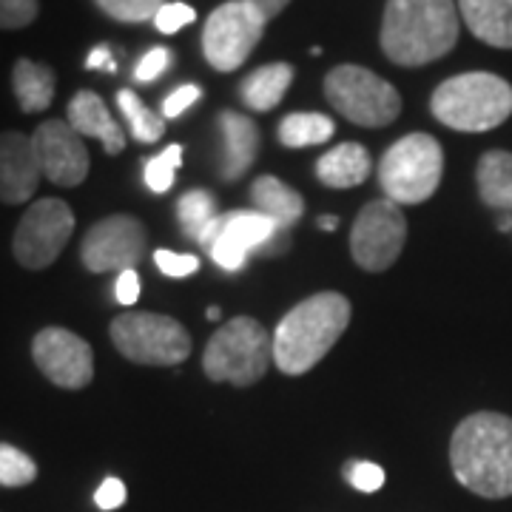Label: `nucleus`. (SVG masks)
Masks as SVG:
<instances>
[{"instance_id": "nucleus-1", "label": "nucleus", "mask_w": 512, "mask_h": 512, "mask_svg": "<svg viewBox=\"0 0 512 512\" xmlns=\"http://www.w3.org/2000/svg\"><path fill=\"white\" fill-rule=\"evenodd\" d=\"M458 484L481 498L512 495V419L481 410L461 421L450 441Z\"/></svg>"}, {"instance_id": "nucleus-2", "label": "nucleus", "mask_w": 512, "mask_h": 512, "mask_svg": "<svg viewBox=\"0 0 512 512\" xmlns=\"http://www.w3.org/2000/svg\"><path fill=\"white\" fill-rule=\"evenodd\" d=\"M456 0H387L382 52L396 66H424L458 43Z\"/></svg>"}, {"instance_id": "nucleus-3", "label": "nucleus", "mask_w": 512, "mask_h": 512, "mask_svg": "<svg viewBox=\"0 0 512 512\" xmlns=\"http://www.w3.org/2000/svg\"><path fill=\"white\" fill-rule=\"evenodd\" d=\"M350 302L342 293H316L299 302L274 333V362L288 376L316 367L348 330Z\"/></svg>"}, {"instance_id": "nucleus-4", "label": "nucleus", "mask_w": 512, "mask_h": 512, "mask_svg": "<svg viewBox=\"0 0 512 512\" xmlns=\"http://www.w3.org/2000/svg\"><path fill=\"white\" fill-rule=\"evenodd\" d=\"M436 120L456 131H490L512 114V86L490 72H467L444 80L430 97Z\"/></svg>"}, {"instance_id": "nucleus-5", "label": "nucleus", "mask_w": 512, "mask_h": 512, "mask_svg": "<svg viewBox=\"0 0 512 512\" xmlns=\"http://www.w3.org/2000/svg\"><path fill=\"white\" fill-rule=\"evenodd\" d=\"M274 362V336L251 316L225 322L202 353V370L211 382H231L237 387L259 382Z\"/></svg>"}, {"instance_id": "nucleus-6", "label": "nucleus", "mask_w": 512, "mask_h": 512, "mask_svg": "<svg viewBox=\"0 0 512 512\" xmlns=\"http://www.w3.org/2000/svg\"><path fill=\"white\" fill-rule=\"evenodd\" d=\"M444 171V154L436 137L407 134L384 151L379 185L396 205H419L436 194Z\"/></svg>"}, {"instance_id": "nucleus-7", "label": "nucleus", "mask_w": 512, "mask_h": 512, "mask_svg": "<svg viewBox=\"0 0 512 512\" xmlns=\"http://www.w3.org/2000/svg\"><path fill=\"white\" fill-rule=\"evenodd\" d=\"M325 97L342 117L365 128L390 126L402 111L399 92L365 66L330 69L325 77Z\"/></svg>"}, {"instance_id": "nucleus-8", "label": "nucleus", "mask_w": 512, "mask_h": 512, "mask_svg": "<svg viewBox=\"0 0 512 512\" xmlns=\"http://www.w3.org/2000/svg\"><path fill=\"white\" fill-rule=\"evenodd\" d=\"M114 348L137 365H180L191 353L188 330L163 313H123L109 328Z\"/></svg>"}, {"instance_id": "nucleus-9", "label": "nucleus", "mask_w": 512, "mask_h": 512, "mask_svg": "<svg viewBox=\"0 0 512 512\" xmlns=\"http://www.w3.org/2000/svg\"><path fill=\"white\" fill-rule=\"evenodd\" d=\"M265 26L268 18L251 0H228L205 20L202 55L217 72H234L251 57Z\"/></svg>"}, {"instance_id": "nucleus-10", "label": "nucleus", "mask_w": 512, "mask_h": 512, "mask_svg": "<svg viewBox=\"0 0 512 512\" xmlns=\"http://www.w3.org/2000/svg\"><path fill=\"white\" fill-rule=\"evenodd\" d=\"M74 231V211L69 202L46 197L32 202L18 222V231L12 239V251L23 268L40 271L49 268L63 248L69 245Z\"/></svg>"}, {"instance_id": "nucleus-11", "label": "nucleus", "mask_w": 512, "mask_h": 512, "mask_svg": "<svg viewBox=\"0 0 512 512\" xmlns=\"http://www.w3.org/2000/svg\"><path fill=\"white\" fill-rule=\"evenodd\" d=\"M407 222L402 208L393 200H373L359 211L350 231V251L359 268L365 271H387L404 248Z\"/></svg>"}, {"instance_id": "nucleus-12", "label": "nucleus", "mask_w": 512, "mask_h": 512, "mask_svg": "<svg viewBox=\"0 0 512 512\" xmlns=\"http://www.w3.org/2000/svg\"><path fill=\"white\" fill-rule=\"evenodd\" d=\"M146 251V228L137 217L114 214L94 222L80 242V259L92 274L131 271Z\"/></svg>"}, {"instance_id": "nucleus-13", "label": "nucleus", "mask_w": 512, "mask_h": 512, "mask_svg": "<svg viewBox=\"0 0 512 512\" xmlns=\"http://www.w3.org/2000/svg\"><path fill=\"white\" fill-rule=\"evenodd\" d=\"M37 370L63 390H83L94 379V353L86 339L66 328H43L32 342Z\"/></svg>"}, {"instance_id": "nucleus-14", "label": "nucleus", "mask_w": 512, "mask_h": 512, "mask_svg": "<svg viewBox=\"0 0 512 512\" xmlns=\"http://www.w3.org/2000/svg\"><path fill=\"white\" fill-rule=\"evenodd\" d=\"M43 177L60 188H74L89 177V151L69 120H46L32 134Z\"/></svg>"}, {"instance_id": "nucleus-15", "label": "nucleus", "mask_w": 512, "mask_h": 512, "mask_svg": "<svg viewBox=\"0 0 512 512\" xmlns=\"http://www.w3.org/2000/svg\"><path fill=\"white\" fill-rule=\"evenodd\" d=\"M43 180V168L37 160L32 137L20 131L0 134V202L23 205L35 197L37 185Z\"/></svg>"}, {"instance_id": "nucleus-16", "label": "nucleus", "mask_w": 512, "mask_h": 512, "mask_svg": "<svg viewBox=\"0 0 512 512\" xmlns=\"http://www.w3.org/2000/svg\"><path fill=\"white\" fill-rule=\"evenodd\" d=\"M220 134H222V157L220 177L234 183L239 180L259 154V128L251 117L237 111H220Z\"/></svg>"}, {"instance_id": "nucleus-17", "label": "nucleus", "mask_w": 512, "mask_h": 512, "mask_svg": "<svg viewBox=\"0 0 512 512\" xmlns=\"http://www.w3.org/2000/svg\"><path fill=\"white\" fill-rule=\"evenodd\" d=\"M69 126L80 134V137H94L103 143V151L106 154H120L126 148V134L123 128L117 126V120L111 117V111L106 109L103 97L94 92H77L69 100Z\"/></svg>"}, {"instance_id": "nucleus-18", "label": "nucleus", "mask_w": 512, "mask_h": 512, "mask_svg": "<svg viewBox=\"0 0 512 512\" xmlns=\"http://www.w3.org/2000/svg\"><path fill=\"white\" fill-rule=\"evenodd\" d=\"M458 12L481 43L512 49V0H458Z\"/></svg>"}, {"instance_id": "nucleus-19", "label": "nucleus", "mask_w": 512, "mask_h": 512, "mask_svg": "<svg viewBox=\"0 0 512 512\" xmlns=\"http://www.w3.org/2000/svg\"><path fill=\"white\" fill-rule=\"evenodd\" d=\"M276 231H282V228L274 220H268L265 214H259V211H234V214H220L205 228L202 239L211 237V234H222V237L231 239L234 245H239L242 251L251 254V251H262L276 237Z\"/></svg>"}, {"instance_id": "nucleus-20", "label": "nucleus", "mask_w": 512, "mask_h": 512, "mask_svg": "<svg viewBox=\"0 0 512 512\" xmlns=\"http://www.w3.org/2000/svg\"><path fill=\"white\" fill-rule=\"evenodd\" d=\"M57 77L52 66L37 63L29 57H20L12 69V89H15V100H18L20 111L26 114H37L46 111L55 100Z\"/></svg>"}, {"instance_id": "nucleus-21", "label": "nucleus", "mask_w": 512, "mask_h": 512, "mask_svg": "<svg viewBox=\"0 0 512 512\" xmlns=\"http://www.w3.org/2000/svg\"><path fill=\"white\" fill-rule=\"evenodd\" d=\"M251 202H254L259 214H265L268 220H274L282 231L293 228L302 211H305V200L293 191L291 185H285L282 180H276L271 174L256 177L251 185Z\"/></svg>"}, {"instance_id": "nucleus-22", "label": "nucleus", "mask_w": 512, "mask_h": 512, "mask_svg": "<svg viewBox=\"0 0 512 512\" xmlns=\"http://www.w3.org/2000/svg\"><path fill=\"white\" fill-rule=\"evenodd\" d=\"M370 174V154L359 143H342L322 154L316 163V177L330 188H356Z\"/></svg>"}, {"instance_id": "nucleus-23", "label": "nucleus", "mask_w": 512, "mask_h": 512, "mask_svg": "<svg viewBox=\"0 0 512 512\" xmlns=\"http://www.w3.org/2000/svg\"><path fill=\"white\" fill-rule=\"evenodd\" d=\"M293 69L288 63H268L251 72L242 86H239V97L248 109L254 111H271L282 103L285 92L291 89Z\"/></svg>"}, {"instance_id": "nucleus-24", "label": "nucleus", "mask_w": 512, "mask_h": 512, "mask_svg": "<svg viewBox=\"0 0 512 512\" xmlns=\"http://www.w3.org/2000/svg\"><path fill=\"white\" fill-rule=\"evenodd\" d=\"M476 183L481 200L495 211L512 214V154L510 151H487L476 168Z\"/></svg>"}, {"instance_id": "nucleus-25", "label": "nucleus", "mask_w": 512, "mask_h": 512, "mask_svg": "<svg viewBox=\"0 0 512 512\" xmlns=\"http://www.w3.org/2000/svg\"><path fill=\"white\" fill-rule=\"evenodd\" d=\"M333 120L325 114H316V111H293L282 120L279 126V140L282 146L288 148H308V146H322L333 137Z\"/></svg>"}, {"instance_id": "nucleus-26", "label": "nucleus", "mask_w": 512, "mask_h": 512, "mask_svg": "<svg viewBox=\"0 0 512 512\" xmlns=\"http://www.w3.org/2000/svg\"><path fill=\"white\" fill-rule=\"evenodd\" d=\"M117 106L123 111V117L128 120L131 134L140 143H157L165 134V120L160 114L148 109L146 103L140 100V94H134L131 89H120L117 92Z\"/></svg>"}, {"instance_id": "nucleus-27", "label": "nucleus", "mask_w": 512, "mask_h": 512, "mask_svg": "<svg viewBox=\"0 0 512 512\" xmlns=\"http://www.w3.org/2000/svg\"><path fill=\"white\" fill-rule=\"evenodd\" d=\"M177 217H180L185 234L200 242L205 228L220 217L217 214V200L208 191H188L177 205Z\"/></svg>"}, {"instance_id": "nucleus-28", "label": "nucleus", "mask_w": 512, "mask_h": 512, "mask_svg": "<svg viewBox=\"0 0 512 512\" xmlns=\"http://www.w3.org/2000/svg\"><path fill=\"white\" fill-rule=\"evenodd\" d=\"M35 478L37 464L32 461V456H26L18 447L0 441V484L3 487H26Z\"/></svg>"}, {"instance_id": "nucleus-29", "label": "nucleus", "mask_w": 512, "mask_h": 512, "mask_svg": "<svg viewBox=\"0 0 512 512\" xmlns=\"http://www.w3.org/2000/svg\"><path fill=\"white\" fill-rule=\"evenodd\" d=\"M100 6V12H106L111 20L120 23H146L157 18V12L163 9V0H94Z\"/></svg>"}, {"instance_id": "nucleus-30", "label": "nucleus", "mask_w": 512, "mask_h": 512, "mask_svg": "<svg viewBox=\"0 0 512 512\" xmlns=\"http://www.w3.org/2000/svg\"><path fill=\"white\" fill-rule=\"evenodd\" d=\"M183 165V148L168 146L163 154L151 157L146 163V185L154 194H165L174 185V174Z\"/></svg>"}, {"instance_id": "nucleus-31", "label": "nucleus", "mask_w": 512, "mask_h": 512, "mask_svg": "<svg viewBox=\"0 0 512 512\" xmlns=\"http://www.w3.org/2000/svg\"><path fill=\"white\" fill-rule=\"evenodd\" d=\"M40 15V0H0V29L15 32L32 26Z\"/></svg>"}, {"instance_id": "nucleus-32", "label": "nucleus", "mask_w": 512, "mask_h": 512, "mask_svg": "<svg viewBox=\"0 0 512 512\" xmlns=\"http://www.w3.org/2000/svg\"><path fill=\"white\" fill-rule=\"evenodd\" d=\"M154 265H157L165 276H171V279H185V276L197 274L200 259L194 254H177V251L160 248V251H154Z\"/></svg>"}, {"instance_id": "nucleus-33", "label": "nucleus", "mask_w": 512, "mask_h": 512, "mask_svg": "<svg viewBox=\"0 0 512 512\" xmlns=\"http://www.w3.org/2000/svg\"><path fill=\"white\" fill-rule=\"evenodd\" d=\"M194 20H197V12L188 3H165L163 9L157 12V18H154V26L163 35H177L180 29L191 26Z\"/></svg>"}, {"instance_id": "nucleus-34", "label": "nucleus", "mask_w": 512, "mask_h": 512, "mask_svg": "<svg viewBox=\"0 0 512 512\" xmlns=\"http://www.w3.org/2000/svg\"><path fill=\"white\" fill-rule=\"evenodd\" d=\"M348 478L359 493H376V490L384 487V470L379 464H373V461H356V464H350Z\"/></svg>"}, {"instance_id": "nucleus-35", "label": "nucleus", "mask_w": 512, "mask_h": 512, "mask_svg": "<svg viewBox=\"0 0 512 512\" xmlns=\"http://www.w3.org/2000/svg\"><path fill=\"white\" fill-rule=\"evenodd\" d=\"M168 63H171V52L163 49V46H154L151 52L140 57V63H137V69H134V77L140 80V83H154L160 74L168 69Z\"/></svg>"}, {"instance_id": "nucleus-36", "label": "nucleus", "mask_w": 512, "mask_h": 512, "mask_svg": "<svg viewBox=\"0 0 512 512\" xmlns=\"http://www.w3.org/2000/svg\"><path fill=\"white\" fill-rule=\"evenodd\" d=\"M197 100H200V86H194V83L180 86V89H174V92L165 97L163 117H168V120H171V117H180V114H185Z\"/></svg>"}, {"instance_id": "nucleus-37", "label": "nucleus", "mask_w": 512, "mask_h": 512, "mask_svg": "<svg viewBox=\"0 0 512 512\" xmlns=\"http://www.w3.org/2000/svg\"><path fill=\"white\" fill-rule=\"evenodd\" d=\"M94 501H97L100 510H120V507L126 504V484H123L120 478H106V481L97 487Z\"/></svg>"}, {"instance_id": "nucleus-38", "label": "nucleus", "mask_w": 512, "mask_h": 512, "mask_svg": "<svg viewBox=\"0 0 512 512\" xmlns=\"http://www.w3.org/2000/svg\"><path fill=\"white\" fill-rule=\"evenodd\" d=\"M140 291H143V282H140V276L137 271L131 268V271H123V274H117V282H114V296H117V302L120 305H134L137 299H140Z\"/></svg>"}, {"instance_id": "nucleus-39", "label": "nucleus", "mask_w": 512, "mask_h": 512, "mask_svg": "<svg viewBox=\"0 0 512 512\" xmlns=\"http://www.w3.org/2000/svg\"><path fill=\"white\" fill-rule=\"evenodd\" d=\"M86 69H103V72H117V60L111 57L109 46H97L86 57Z\"/></svg>"}, {"instance_id": "nucleus-40", "label": "nucleus", "mask_w": 512, "mask_h": 512, "mask_svg": "<svg viewBox=\"0 0 512 512\" xmlns=\"http://www.w3.org/2000/svg\"><path fill=\"white\" fill-rule=\"evenodd\" d=\"M251 3H254L256 9H259L265 18L271 20V18H276V15H279V12H282V9H285L291 0H251Z\"/></svg>"}, {"instance_id": "nucleus-41", "label": "nucleus", "mask_w": 512, "mask_h": 512, "mask_svg": "<svg viewBox=\"0 0 512 512\" xmlns=\"http://www.w3.org/2000/svg\"><path fill=\"white\" fill-rule=\"evenodd\" d=\"M336 225H339L336 217H322V220H319V228H325V231H333Z\"/></svg>"}]
</instances>
